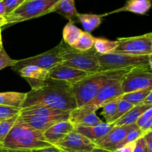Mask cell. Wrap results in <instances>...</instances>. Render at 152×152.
I'll list each match as a JSON object with an SVG mask.
<instances>
[{
	"label": "cell",
	"instance_id": "4dcf8cb0",
	"mask_svg": "<svg viewBox=\"0 0 152 152\" xmlns=\"http://www.w3.org/2000/svg\"><path fill=\"white\" fill-rule=\"evenodd\" d=\"M143 136V132H142V130L136 124L131 125L130 129H129V132H128L126 139L124 140V141L122 143L121 147L123 145H126V144L129 143V142H136L138 139H140V138Z\"/></svg>",
	"mask_w": 152,
	"mask_h": 152
},
{
	"label": "cell",
	"instance_id": "e0dca14e",
	"mask_svg": "<svg viewBox=\"0 0 152 152\" xmlns=\"http://www.w3.org/2000/svg\"><path fill=\"white\" fill-rule=\"evenodd\" d=\"M114 127V124L102 122L93 126H75L74 130L95 143L105 136Z\"/></svg>",
	"mask_w": 152,
	"mask_h": 152
},
{
	"label": "cell",
	"instance_id": "f6af8a7d",
	"mask_svg": "<svg viewBox=\"0 0 152 152\" xmlns=\"http://www.w3.org/2000/svg\"><path fill=\"white\" fill-rule=\"evenodd\" d=\"M3 47L2 44V39H1V33H0V49Z\"/></svg>",
	"mask_w": 152,
	"mask_h": 152
},
{
	"label": "cell",
	"instance_id": "d6986e66",
	"mask_svg": "<svg viewBox=\"0 0 152 152\" xmlns=\"http://www.w3.org/2000/svg\"><path fill=\"white\" fill-rule=\"evenodd\" d=\"M75 126H93L102 123V120L94 112H81L77 108L70 112L68 119Z\"/></svg>",
	"mask_w": 152,
	"mask_h": 152
},
{
	"label": "cell",
	"instance_id": "9a60e30c",
	"mask_svg": "<svg viewBox=\"0 0 152 152\" xmlns=\"http://www.w3.org/2000/svg\"><path fill=\"white\" fill-rule=\"evenodd\" d=\"M25 79L31 88V90L42 87L49 79V71L36 65H28L17 71Z\"/></svg>",
	"mask_w": 152,
	"mask_h": 152
},
{
	"label": "cell",
	"instance_id": "4fadbf2b",
	"mask_svg": "<svg viewBox=\"0 0 152 152\" xmlns=\"http://www.w3.org/2000/svg\"><path fill=\"white\" fill-rule=\"evenodd\" d=\"M89 74H91L62 64L56 65L49 70V79L65 82L71 86L83 80Z\"/></svg>",
	"mask_w": 152,
	"mask_h": 152
},
{
	"label": "cell",
	"instance_id": "8d00e7d4",
	"mask_svg": "<svg viewBox=\"0 0 152 152\" xmlns=\"http://www.w3.org/2000/svg\"><path fill=\"white\" fill-rule=\"evenodd\" d=\"M135 142H129V143L126 144V145H123L118 149L116 150L114 152H133L135 147Z\"/></svg>",
	"mask_w": 152,
	"mask_h": 152
},
{
	"label": "cell",
	"instance_id": "db71d44e",
	"mask_svg": "<svg viewBox=\"0 0 152 152\" xmlns=\"http://www.w3.org/2000/svg\"><path fill=\"white\" fill-rule=\"evenodd\" d=\"M27 1H28V0H27Z\"/></svg>",
	"mask_w": 152,
	"mask_h": 152
},
{
	"label": "cell",
	"instance_id": "52a82bcc",
	"mask_svg": "<svg viewBox=\"0 0 152 152\" xmlns=\"http://www.w3.org/2000/svg\"><path fill=\"white\" fill-rule=\"evenodd\" d=\"M60 0H28L17 9L4 16L6 25H14L26 20L40 17L52 13V10Z\"/></svg>",
	"mask_w": 152,
	"mask_h": 152
},
{
	"label": "cell",
	"instance_id": "1f68e13d",
	"mask_svg": "<svg viewBox=\"0 0 152 152\" xmlns=\"http://www.w3.org/2000/svg\"><path fill=\"white\" fill-rule=\"evenodd\" d=\"M20 110L19 108L0 105V122L19 116Z\"/></svg>",
	"mask_w": 152,
	"mask_h": 152
},
{
	"label": "cell",
	"instance_id": "ba28073f",
	"mask_svg": "<svg viewBox=\"0 0 152 152\" xmlns=\"http://www.w3.org/2000/svg\"><path fill=\"white\" fill-rule=\"evenodd\" d=\"M62 48V40L58 45L48 51L40 53L37 56L16 60V63L10 68L13 71L17 72L21 68L28 65H36L49 71L56 65L62 64V60L60 56Z\"/></svg>",
	"mask_w": 152,
	"mask_h": 152
},
{
	"label": "cell",
	"instance_id": "ee69618b",
	"mask_svg": "<svg viewBox=\"0 0 152 152\" xmlns=\"http://www.w3.org/2000/svg\"><path fill=\"white\" fill-rule=\"evenodd\" d=\"M148 65H149L150 71L152 72V53L148 56Z\"/></svg>",
	"mask_w": 152,
	"mask_h": 152
},
{
	"label": "cell",
	"instance_id": "83f0119b",
	"mask_svg": "<svg viewBox=\"0 0 152 152\" xmlns=\"http://www.w3.org/2000/svg\"><path fill=\"white\" fill-rule=\"evenodd\" d=\"M118 103L119 99H116L107 102L106 104H105L101 108H102L101 114L103 116L106 123H108L109 120L115 115L116 112H117V107H118Z\"/></svg>",
	"mask_w": 152,
	"mask_h": 152
},
{
	"label": "cell",
	"instance_id": "f35d334b",
	"mask_svg": "<svg viewBox=\"0 0 152 152\" xmlns=\"http://www.w3.org/2000/svg\"><path fill=\"white\" fill-rule=\"evenodd\" d=\"M144 138H145V142H146L147 148H148V149L149 150V151H151L152 152V139L147 134L144 135Z\"/></svg>",
	"mask_w": 152,
	"mask_h": 152
},
{
	"label": "cell",
	"instance_id": "ab89813d",
	"mask_svg": "<svg viewBox=\"0 0 152 152\" xmlns=\"http://www.w3.org/2000/svg\"><path fill=\"white\" fill-rule=\"evenodd\" d=\"M6 16V9L3 1H0V16Z\"/></svg>",
	"mask_w": 152,
	"mask_h": 152
},
{
	"label": "cell",
	"instance_id": "bcb514c9",
	"mask_svg": "<svg viewBox=\"0 0 152 152\" xmlns=\"http://www.w3.org/2000/svg\"><path fill=\"white\" fill-rule=\"evenodd\" d=\"M145 134L148 135V137H151V139H152V131H149V132H147V133Z\"/></svg>",
	"mask_w": 152,
	"mask_h": 152
},
{
	"label": "cell",
	"instance_id": "277c9868",
	"mask_svg": "<svg viewBox=\"0 0 152 152\" xmlns=\"http://www.w3.org/2000/svg\"><path fill=\"white\" fill-rule=\"evenodd\" d=\"M69 117V111H59L43 106H30L20 110L18 119L43 133L56 123L68 120Z\"/></svg>",
	"mask_w": 152,
	"mask_h": 152
},
{
	"label": "cell",
	"instance_id": "5b68a950",
	"mask_svg": "<svg viewBox=\"0 0 152 152\" xmlns=\"http://www.w3.org/2000/svg\"><path fill=\"white\" fill-rule=\"evenodd\" d=\"M62 65L71 67L88 74L99 72L100 68L97 53L92 48L86 51H81L67 45L62 40V48L61 51Z\"/></svg>",
	"mask_w": 152,
	"mask_h": 152
},
{
	"label": "cell",
	"instance_id": "484cf974",
	"mask_svg": "<svg viewBox=\"0 0 152 152\" xmlns=\"http://www.w3.org/2000/svg\"><path fill=\"white\" fill-rule=\"evenodd\" d=\"M152 89H145V90L136 91L130 93L124 94L118 98L119 99H123L130 102L133 105H137L143 103L144 100L147 97Z\"/></svg>",
	"mask_w": 152,
	"mask_h": 152
},
{
	"label": "cell",
	"instance_id": "f907efd6",
	"mask_svg": "<svg viewBox=\"0 0 152 152\" xmlns=\"http://www.w3.org/2000/svg\"><path fill=\"white\" fill-rule=\"evenodd\" d=\"M151 50H152V39H151Z\"/></svg>",
	"mask_w": 152,
	"mask_h": 152
},
{
	"label": "cell",
	"instance_id": "44dd1931",
	"mask_svg": "<svg viewBox=\"0 0 152 152\" xmlns=\"http://www.w3.org/2000/svg\"><path fill=\"white\" fill-rule=\"evenodd\" d=\"M57 12L69 22H74L79 13L75 6V0H60L52 10V13Z\"/></svg>",
	"mask_w": 152,
	"mask_h": 152
},
{
	"label": "cell",
	"instance_id": "8992f818",
	"mask_svg": "<svg viewBox=\"0 0 152 152\" xmlns=\"http://www.w3.org/2000/svg\"><path fill=\"white\" fill-rule=\"evenodd\" d=\"M148 56L149 55H133L117 52L105 55H99L97 53L100 64L99 71L127 68L150 70Z\"/></svg>",
	"mask_w": 152,
	"mask_h": 152
},
{
	"label": "cell",
	"instance_id": "5bb4252c",
	"mask_svg": "<svg viewBox=\"0 0 152 152\" xmlns=\"http://www.w3.org/2000/svg\"><path fill=\"white\" fill-rule=\"evenodd\" d=\"M130 127L131 125L123 126H114L105 136L95 142L96 147L108 151H115L121 147Z\"/></svg>",
	"mask_w": 152,
	"mask_h": 152
},
{
	"label": "cell",
	"instance_id": "4316f807",
	"mask_svg": "<svg viewBox=\"0 0 152 152\" xmlns=\"http://www.w3.org/2000/svg\"><path fill=\"white\" fill-rule=\"evenodd\" d=\"M94 41L95 37H94L91 33L83 31L78 41L72 46V48L81 51H86L93 48Z\"/></svg>",
	"mask_w": 152,
	"mask_h": 152
},
{
	"label": "cell",
	"instance_id": "f546056e",
	"mask_svg": "<svg viewBox=\"0 0 152 152\" xmlns=\"http://www.w3.org/2000/svg\"><path fill=\"white\" fill-rule=\"evenodd\" d=\"M19 116H16L12 118L7 119V120H3L0 122V143L3 142L4 140L10 131L15 125V123L17 121V119Z\"/></svg>",
	"mask_w": 152,
	"mask_h": 152
},
{
	"label": "cell",
	"instance_id": "2e32d148",
	"mask_svg": "<svg viewBox=\"0 0 152 152\" xmlns=\"http://www.w3.org/2000/svg\"><path fill=\"white\" fill-rule=\"evenodd\" d=\"M74 131V126L69 121L65 120L56 123L43 132V136L48 143L54 146L65 136Z\"/></svg>",
	"mask_w": 152,
	"mask_h": 152
},
{
	"label": "cell",
	"instance_id": "816d5d0a",
	"mask_svg": "<svg viewBox=\"0 0 152 152\" xmlns=\"http://www.w3.org/2000/svg\"><path fill=\"white\" fill-rule=\"evenodd\" d=\"M0 145H1V143H0Z\"/></svg>",
	"mask_w": 152,
	"mask_h": 152
},
{
	"label": "cell",
	"instance_id": "f1b7e54d",
	"mask_svg": "<svg viewBox=\"0 0 152 152\" xmlns=\"http://www.w3.org/2000/svg\"><path fill=\"white\" fill-rule=\"evenodd\" d=\"M134 105H133L132 104H131L130 102H127L126 100H123V99H119V103H118V107H117V112H116L115 115L109 120L108 123L109 124H114L115 122H117V120H120L123 116H124L128 111H130Z\"/></svg>",
	"mask_w": 152,
	"mask_h": 152
},
{
	"label": "cell",
	"instance_id": "9c48e42d",
	"mask_svg": "<svg viewBox=\"0 0 152 152\" xmlns=\"http://www.w3.org/2000/svg\"><path fill=\"white\" fill-rule=\"evenodd\" d=\"M152 33L132 37H120L117 39V53L133 55H149L151 50Z\"/></svg>",
	"mask_w": 152,
	"mask_h": 152
},
{
	"label": "cell",
	"instance_id": "cb8c5ba5",
	"mask_svg": "<svg viewBox=\"0 0 152 152\" xmlns=\"http://www.w3.org/2000/svg\"><path fill=\"white\" fill-rule=\"evenodd\" d=\"M83 31L74 25V22H68L62 30V40L72 47L77 41Z\"/></svg>",
	"mask_w": 152,
	"mask_h": 152
},
{
	"label": "cell",
	"instance_id": "30bf717a",
	"mask_svg": "<svg viewBox=\"0 0 152 152\" xmlns=\"http://www.w3.org/2000/svg\"><path fill=\"white\" fill-rule=\"evenodd\" d=\"M122 80L114 82L104 87L90 102L80 108H77V109L81 112L96 113L97 110L102 108L107 102L118 99L123 94L121 86Z\"/></svg>",
	"mask_w": 152,
	"mask_h": 152
},
{
	"label": "cell",
	"instance_id": "603a6c76",
	"mask_svg": "<svg viewBox=\"0 0 152 152\" xmlns=\"http://www.w3.org/2000/svg\"><path fill=\"white\" fill-rule=\"evenodd\" d=\"M102 15L92 13H79L77 19L83 25L85 31L91 33L97 28L102 23Z\"/></svg>",
	"mask_w": 152,
	"mask_h": 152
},
{
	"label": "cell",
	"instance_id": "ffe728a7",
	"mask_svg": "<svg viewBox=\"0 0 152 152\" xmlns=\"http://www.w3.org/2000/svg\"><path fill=\"white\" fill-rule=\"evenodd\" d=\"M151 105H146V104L143 103L135 105L130 111H128L124 116H123L120 120L115 122L114 125L115 126H123L136 124L137 121L140 117V116Z\"/></svg>",
	"mask_w": 152,
	"mask_h": 152
},
{
	"label": "cell",
	"instance_id": "7c38bea8",
	"mask_svg": "<svg viewBox=\"0 0 152 152\" xmlns=\"http://www.w3.org/2000/svg\"><path fill=\"white\" fill-rule=\"evenodd\" d=\"M54 147L62 152H88L96 148V145L74 130L57 142Z\"/></svg>",
	"mask_w": 152,
	"mask_h": 152
},
{
	"label": "cell",
	"instance_id": "8fae6325",
	"mask_svg": "<svg viewBox=\"0 0 152 152\" xmlns=\"http://www.w3.org/2000/svg\"><path fill=\"white\" fill-rule=\"evenodd\" d=\"M123 94L145 89H152V72L150 70H135L121 82Z\"/></svg>",
	"mask_w": 152,
	"mask_h": 152
},
{
	"label": "cell",
	"instance_id": "74e56055",
	"mask_svg": "<svg viewBox=\"0 0 152 152\" xmlns=\"http://www.w3.org/2000/svg\"><path fill=\"white\" fill-rule=\"evenodd\" d=\"M28 152H62L57 148L54 146L48 147V148H39V149H36L32 150V151H29Z\"/></svg>",
	"mask_w": 152,
	"mask_h": 152
},
{
	"label": "cell",
	"instance_id": "e575fe53",
	"mask_svg": "<svg viewBox=\"0 0 152 152\" xmlns=\"http://www.w3.org/2000/svg\"><path fill=\"white\" fill-rule=\"evenodd\" d=\"M151 119H152V105L140 116V117L137 121L136 125L140 129H141Z\"/></svg>",
	"mask_w": 152,
	"mask_h": 152
},
{
	"label": "cell",
	"instance_id": "6da1fadb",
	"mask_svg": "<svg viewBox=\"0 0 152 152\" xmlns=\"http://www.w3.org/2000/svg\"><path fill=\"white\" fill-rule=\"evenodd\" d=\"M30 106H43L69 112L77 108L71 85L50 79L42 87L26 94L22 108Z\"/></svg>",
	"mask_w": 152,
	"mask_h": 152
},
{
	"label": "cell",
	"instance_id": "c3c4849f",
	"mask_svg": "<svg viewBox=\"0 0 152 152\" xmlns=\"http://www.w3.org/2000/svg\"><path fill=\"white\" fill-rule=\"evenodd\" d=\"M0 33H1V28H0Z\"/></svg>",
	"mask_w": 152,
	"mask_h": 152
},
{
	"label": "cell",
	"instance_id": "f5cc1de1",
	"mask_svg": "<svg viewBox=\"0 0 152 152\" xmlns=\"http://www.w3.org/2000/svg\"><path fill=\"white\" fill-rule=\"evenodd\" d=\"M0 1H1V0H0Z\"/></svg>",
	"mask_w": 152,
	"mask_h": 152
},
{
	"label": "cell",
	"instance_id": "7402d4cb",
	"mask_svg": "<svg viewBox=\"0 0 152 152\" xmlns=\"http://www.w3.org/2000/svg\"><path fill=\"white\" fill-rule=\"evenodd\" d=\"M27 93L7 91L0 93V105L22 109Z\"/></svg>",
	"mask_w": 152,
	"mask_h": 152
},
{
	"label": "cell",
	"instance_id": "7dc6e473",
	"mask_svg": "<svg viewBox=\"0 0 152 152\" xmlns=\"http://www.w3.org/2000/svg\"><path fill=\"white\" fill-rule=\"evenodd\" d=\"M149 131H152V125H151V128H150V129H149ZM149 131H148V132H149Z\"/></svg>",
	"mask_w": 152,
	"mask_h": 152
},
{
	"label": "cell",
	"instance_id": "7bdbcfd3",
	"mask_svg": "<svg viewBox=\"0 0 152 152\" xmlns=\"http://www.w3.org/2000/svg\"><path fill=\"white\" fill-rule=\"evenodd\" d=\"M88 152H114V151H108V150H105V149H102V148H95L94 149H93L92 151H88Z\"/></svg>",
	"mask_w": 152,
	"mask_h": 152
},
{
	"label": "cell",
	"instance_id": "60d3db41",
	"mask_svg": "<svg viewBox=\"0 0 152 152\" xmlns=\"http://www.w3.org/2000/svg\"><path fill=\"white\" fill-rule=\"evenodd\" d=\"M143 104H146V105H152V90L149 93V94L147 96L145 99L144 100Z\"/></svg>",
	"mask_w": 152,
	"mask_h": 152
},
{
	"label": "cell",
	"instance_id": "d4e9b609",
	"mask_svg": "<svg viewBox=\"0 0 152 152\" xmlns=\"http://www.w3.org/2000/svg\"><path fill=\"white\" fill-rule=\"evenodd\" d=\"M117 48V42L105 38H95L94 48L99 55L114 53Z\"/></svg>",
	"mask_w": 152,
	"mask_h": 152
},
{
	"label": "cell",
	"instance_id": "ac0fdd59",
	"mask_svg": "<svg viewBox=\"0 0 152 152\" xmlns=\"http://www.w3.org/2000/svg\"><path fill=\"white\" fill-rule=\"evenodd\" d=\"M152 7V0H126V4L123 7L114 10L113 11L102 14V16L120 12H131L139 15H145L151 10Z\"/></svg>",
	"mask_w": 152,
	"mask_h": 152
},
{
	"label": "cell",
	"instance_id": "b9f144b4",
	"mask_svg": "<svg viewBox=\"0 0 152 152\" xmlns=\"http://www.w3.org/2000/svg\"><path fill=\"white\" fill-rule=\"evenodd\" d=\"M29 151H17V150H12L6 148L0 145V152H28Z\"/></svg>",
	"mask_w": 152,
	"mask_h": 152
},
{
	"label": "cell",
	"instance_id": "681fc988",
	"mask_svg": "<svg viewBox=\"0 0 152 152\" xmlns=\"http://www.w3.org/2000/svg\"><path fill=\"white\" fill-rule=\"evenodd\" d=\"M147 152H151V151H149V150L148 149V151H147Z\"/></svg>",
	"mask_w": 152,
	"mask_h": 152
},
{
	"label": "cell",
	"instance_id": "3957f363",
	"mask_svg": "<svg viewBox=\"0 0 152 152\" xmlns=\"http://www.w3.org/2000/svg\"><path fill=\"white\" fill-rule=\"evenodd\" d=\"M1 146L17 151H32L53 145L45 140L43 133L17 119L16 123L1 143Z\"/></svg>",
	"mask_w": 152,
	"mask_h": 152
},
{
	"label": "cell",
	"instance_id": "836d02e7",
	"mask_svg": "<svg viewBox=\"0 0 152 152\" xmlns=\"http://www.w3.org/2000/svg\"><path fill=\"white\" fill-rule=\"evenodd\" d=\"M6 9V16L17 9L27 0H2Z\"/></svg>",
	"mask_w": 152,
	"mask_h": 152
},
{
	"label": "cell",
	"instance_id": "d590c367",
	"mask_svg": "<svg viewBox=\"0 0 152 152\" xmlns=\"http://www.w3.org/2000/svg\"><path fill=\"white\" fill-rule=\"evenodd\" d=\"M147 151H148V148H147L146 142L143 136L136 141L133 152H147Z\"/></svg>",
	"mask_w": 152,
	"mask_h": 152
},
{
	"label": "cell",
	"instance_id": "7a4b0ae2",
	"mask_svg": "<svg viewBox=\"0 0 152 152\" xmlns=\"http://www.w3.org/2000/svg\"><path fill=\"white\" fill-rule=\"evenodd\" d=\"M135 68L99 71L91 74L81 81L71 86L72 92L77 102V108L83 106L90 102L101 89L118 80H122L128 74Z\"/></svg>",
	"mask_w": 152,
	"mask_h": 152
},
{
	"label": "cell",
	"instance_id": "d6a6232c",
	"mask_svg": "<svg viewBox=\"0 0 152 152\" xmlns=\"http://www.w3.org/2000/svg\"><path fill=\"white\" fill-rule=\"evenodd\" d=\"M16 62V59H12L9 56L4 47L0 49V71L7 67H12Z\"/></svg>",
	"mask_w": 152,
	"mask_h": 152
}]
</instances>
